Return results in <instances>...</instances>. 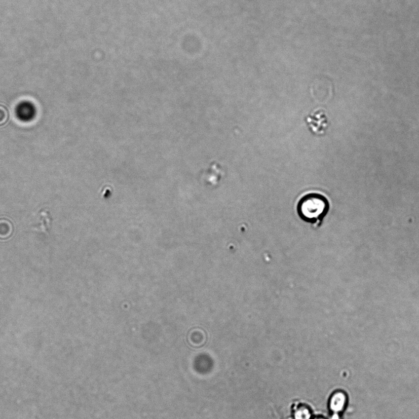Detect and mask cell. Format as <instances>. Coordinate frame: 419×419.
Segmentation results:
<instances>
[{
	"label": "cell",
	"mask_w": 419,
	"mask_h": 419,
	"mask_svg": "<svg viewBox=\"0 0 419 419\" xmlns=\"http://www.w3.org/2000/svg\"><path fill=\"white\" fill-rule=\"evenodd\" d=\"M306 125L312 134L323 136L329 127V120L327 114L322 109L313 110L305 117Z\"/></svg>",
	"instance_id": "7a4b0ae2"
},
{
	"label": "cell",
	"mask_w": 419,
	"mask_h": 419,
	"mask_svg": "<svg viewBox=\"0 0 419 419\" xmlns=\"http://www.w3.org/2000/svg\"><path fill=\"white\" fill-rule=\"evenodd\" d=\"M311 416L312 415L309 409L305 406L297 408L294 413L295 419H311Z\"/></svg>",
	"instance_id": "277c9868"
},
{
	"label": "cell",
	"mask_w": 419,
	"mask_h": 419,
	"mask_svg": "<svg viewBox=\"0 0 419 419\" xmlns=\"http://www.w3.org/2000/svg\"><path fill=\"white\" fill-rule=\"evenodd\" d=\"M313 419H327L325 418L322 417V416H318V417H316L315 418H313Z\"/></svg>",
	"instance_id": "52a82bcc"
},
{
	"label": "cell",
	"mask_w": 419,
	"mask_h": 419,
	"mask_svg": "<svg viewBox=\"0 0 419 419\" xmlns=\"http://www.w3.org/2000/svg\"><path fill=\"white\" fill-rule=\"evenodd\" d=\"M330 419H343V414L332 413Z\"/></svg>",
	"instance_id": "8992f818"
},
{
	"label": "cell",
	"mask_w": 419,
	"mask_h": 419,
	"mask_svg": "<svg viewBox=\"0 0 419 419\" xmlns=\"http://www.w3.org/2000/svg\"><path fill=\"white\" fill-rule=\"evenodd\" d=\"M330 210L327 198L317 192L307 193L298 201L297 211L301 220L312 225L315 229L320 228Z\"/></svg>",
	"instance_id": "6da1fadb"
},
{
	"label": "cell",
	"mask_w": 419,
	"mask_h": 419,
	"mask_svg": "<svg viewBox=\"0 0 419 419\" xmlns=\"http://www.w3.org/2000/svg\"><path fill=\"white\" fill-rule=\"evenodd\" d=\"M349 397L345 390L339 389L331 394L328 407L331 413L343 414L347 409Z\"/></svg>",
	"instance_id": "3957f363"
},
{
	"label": "cell",
	"mask_w": 419,
	"mask_h": 419,
	"mask_svg": "<svg viewBox=\"0 0 419 419\" xmlns=\"http://www.w3.org/2000/svg\"><path fill=\"white\" fill-rule=\"evenodd\" d=\"M9 113L6 106L0 104V127L4 126L8 122Z\"/></svg>",
	"instance_id": "5b68a950"
}]
</instances>
